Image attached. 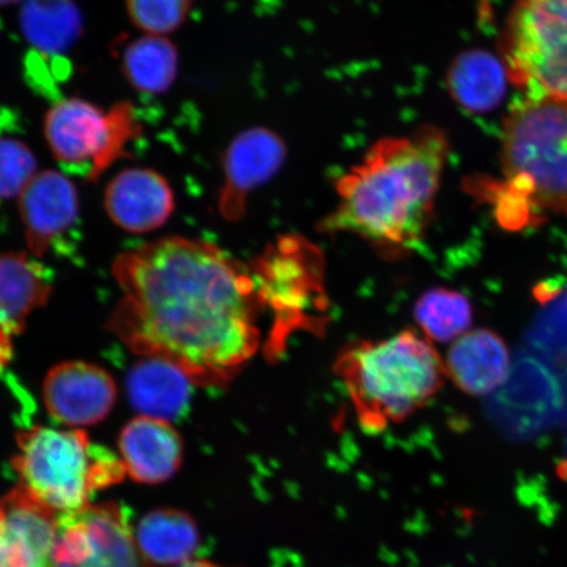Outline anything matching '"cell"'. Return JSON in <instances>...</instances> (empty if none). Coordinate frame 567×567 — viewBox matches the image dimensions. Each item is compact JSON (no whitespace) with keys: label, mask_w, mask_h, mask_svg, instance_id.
<instances>
[{"label":"cell","mask_w":567,"mask_h":567,"mask_svg":"<svg viewBox=\"0 0 567 567\" xmlns=\"http://www.w3.org/2000/svg\"><path fill=\"white\" fill-rule=\"evenodd\" d=\"M446 378L461 392L485 396L498 390L512 370V354L493 330H470L453 342L444 361Z\"/></svg>","instance_id":"16"},{"label":"cell","mask_w":567,"mask_h":567,"mask_svg":"<svg viewBox=\"0 0 567 567\" xmlns=\"http://www.w3.org/2000/svg\"><path fill=\"white\" fill-rule=\"evenodd\" d=\"M127 83L142 94H165L176 81L179 55L165 35L145 34L127 42L120 55Z\"/></svg>","instance_id":"22"},{"label":"cell","mask_w":567,"mask_h":567,"mask_svg":"<svg viewBox=\"0 0 567 567\" xmlns=\"http://www.w3.org/2000/svg\"><path fill=\"white\" fill-rule=\"evenodd\" d=\"M465 188L478 200L492 205L496 223L502 229L519 231L545 221V216L534 207V204L506 181H495L485 176L473 177L465 182Z\"/></svg>","instance_id":"24"},{"label":"cell","mask_w":567,"mask_h":567,"mask_svg":"<svg viewBox=\"0 0 567 567\" xmlns=\"http://www.w3.org/2000/svg\"><path fill=\"white\" fill-rule=\"evenodd\" d=\"M13 357L12 338L0 330V371L9 365Z\"/></svg>","instance_id":"27"},{"label":"cell","mask_w":567,"mask_h":567,"mask_svg":"<svg viewBox=\"0 0 567 567\" xmlns=\"http://www.w3.org/2000/svg\"><path fill=\"white\" fill-rule=\"evenodd\" d=\"M19 210L28 248L33 257L41 258L74 228L80 217V196L69 177L45 169L35 174L19 196Z\"/></svg>","instance_id":"12"},{"label":"cell","mask_w":567,"mask_h":567,"mask_svg":"<svg viewBox=\"0 0 567 567\" xmlns=\"http://www.w3.org/2000/svg\"><path fill=\"white\" fill-rule=\"evenodd\" d=\"M251 275L260 308L271 311V357L284 351L299 330L323 329L326 305L324 260L315 245L301 237H282L255 261Z\"/></svg>","instance_id":"6"},{"label":"cell","mask_w":567,"mask_h":567,"mask_svg":"<svg viewBox=\"0 0 567 567\" xmlns=\"http://www.w3.org/2000/svg\"><path fill=\"white\" fill-rule=\"evenodd\" d=\"M177 567H223L209 561H203V559H190V561L184 563Z\"/></svg>","instance_id":"28"},{"label":"cell","mask_w":567,"mask_h":567,"mask_svg":"<svg viewBox=\"0 0 567 567\" xmlns=\"http://www.w3.org/2000/svg\"><path fill=\"white\" fill-rule=\"evenodd\" d=\"M499 51L509 82L527 96L567 101V0H520Z\"/></svg>","instance_id":"7"},{"label":"cell","mask_w":567,"mask_h":567,"mask_svg":"<svg viewBox=\"0 0 567 567\" xmlns=\"http://www.w3.org/2000/svg\"><path fill=\"white\" fill-rule=\"evenodd\" d=\"M49 567L153 566L142 556L124 509L103 503L56 515Z\"/></svg>","instance_id":"8"},{"label":"cell","mask_w":567,"mask_h":567,"mask_svg":"<svg viewBox=\"0 0 567 567\" xmlns=\"http://www.w3.org/2000/svg\"><path fill=\"white\" fill-rule=\"evenodd\" d=\"M336 372L361 427L375 432L414 415L446 379L444 361L434 346L414 330L347 347L339 354Z\"/></svg>","instance_id":"3"},{"label":"cell","mask_w":567,"mask_h":567,"mask_svg":"<svg viewBox=\"0 0 567 567\" xmlns=\"http://www.w3.org/2000/svg\"><path fill=\"white\" fill-rule=\"evenodd\" d=\"M21 2H24V0H0V7L17 4V3H21Z\"/></svg>","instance_id":"29"},{"label":"cell","mask_w":567,"mask_h":567,"mask_svg":"<svg viewBox=\"0 0 567 567\" xmlns=\"http://www.w3.org/2000/svg\"><path fill=\"white\" fill-rule=\"evenodd\" d=\"M501 162L505 181L542 215L567 217V101L517 102L503 123Z\"/></svg>","instance_id":"5"},{"label":"cell","mask_w":567,"mask_h":567,"mask_svg":"<svg viewBox=\"0 0 567 567\" xmlns=\"http://www.w3.org/2000/svg\"><path fill=\"white\" fill-rule=\"evenodd\" d=\"M122 290L109 329L127 349L166 361L194 385L228 386L260 347L251 271L216 245L165 237L120 254Z\"/></svg>","instance_id":"1"},{"label":"cell","mask_w":567,"mask_h":567,"mask_svg":"<svg viewBox=\"0 0 567 567\" xmlns=\"http://www.w3.org/2000/svg\"><path fill=\"white\" fill-rule=\"evenodd\" d=\"M18 449L12 465L20 488L56 515L91 505L92 495L126 474L120 456L91 443L81 430L34 425L20 432Z\"/></svg>","instance_id":"4"},{"label":"cell","mask_w":567,"mask_h":567,"mask_svg":"<svg viewBox=\"0 0 567 567\" xmlns=\"http://www.w3.org/2000/svg\"><path fill=\"white\" fill-rule=\"evenodd\" d=\"M56 514L23 488L0 498V567H49Z\"/></svg>","instance_id":"13"},{"label":"cell","mask_w":567,"mask_h":567,"mask_svg":"<svg viewBox=\"0 0 567 567\" xmlns=\"http://www.w3.org/2000/svg\"><path fill=\"white\" fill-rule=\"evenodd\" d=\"M450 141L436 126L382 138L337 183L324 233H349L386 259L406 257L429 229Z\"/></svg>","instance_id":"2"},{"label":"cell","mask_w":567,"mask_h":567,"mask_svg":"<svg viewBox=\"0 0 567 567\" xmlns=\"http://www.w3.org/2000/svg\"><path fill=\"white\" fill-rule=\"evenodd\" d=\"M507 81L505 63L481 49L458 54L446 74L453 101L472 113L495 110L505 97Z\"/></svg>","instance_id":"19"},{"label":"cell","mask_w":567,"mask_h":567,"mask_svg":"<svg viewBox=\"0 0 567 567\" xmlns=\"http://www.w3.org/2000/svg\"><path fill=\"white\" fill-rule=\"evenodd\" d=\"M118 450L127 476L141 484L172 478L183 460V441L172 422L146 415L125 425Z\"/></svg>","instance_id":"15"},{"label":"cell","mask_w":567,"mask_h":567,"mask_svg":"<svg viewBox=\"0 0 567 567\" xmlns=\"http://www.w3.org/2000/svg\"><path fill=\"white\" fill-rule=\"evenodd\" d=\"M19 24L30 45L44 54L70 51L83 33V17L74 0H24Z\"/></svg>","instance_id":"21"},{"label":"cell","mask_w":567,"mask_h":567,"mask_svg":"<svg viewBox=\"0 0 567 567\" xmlns=\"http://www.w3.org/2000/svg\"><path fill=\"white\" fill-rule=\"evenodd\" d=\"M38 173V159L25 142L0 137V200L19 198Z\"/></svg>","instance_id":"26"},{"label":"cell","mask_w":567,"mask_h":567,"mask_svg":"<svg viewBox=\"0 0 567 567\" xmlns=\"http://www.w3.org/2000/svg\"><path fill=\"white\" fill-rule=\"evenodd\" d=\"M117 388L102 367L87 361H65L45 375L42 384L48 413L70 427H84L105 420L115 405Z\"/></svg>","instance_id":"9"},{"label":"cell","mask_w":567,"mask_h":567,"mask_svg":"<svg viewBox=\"0 0 567 567\" xmlns=\"http://www.w3.org/2000/svg\"><path fill=\"white\" fill-rule=\"evenodd\" d=\"M127 16L142 32L173 33L186 23L193 0H125Z\"/></svg>","instance_id":"25"},{"label":"cell","mask_w":567,"mask_h":567,"mask_svg":"<svg viewBox=\"0 0 567 567\" xmlns=\"http://www.w3.org/2000/svg\"><path fill=\"white\" fill-rule=\"evenodd\" d=\"M52 290L53 274L32 254H0V330L11 338L21 334Z\"/></svg>","instance_id":"17"},{"label":"cell","mask_w":567,"mask_h":567,"mask_svg":"<svg viewBox=\"0 0 567 567\" xmlns=\"http://www.w3.org/2000/svg\"><path fill=\"white\" fill-rule=\"evenodd\" d=\"M134 535L142 556L153 567L190 561L200 543L193 517L173 508L155 509L142 517Z\"/></svg>","instance_id":"20"},{"label":"cell","mask_w":567,"mask_h":567,"mask_svg":"<svg viewBox=\"0 0 567 567\" xmlns=\"http://www.w3.org/2000/svg\"><path fill=\"white\" fill-rule=\"evenodd\" d=\"M186 374L166 361H141L127 375V395L140 415L173 421L187 410L190 386Z\"/></svg>","instance_id":"18"},{"label":"cell","mask_w":567,"mask_h":567,"mask_svg":"<svg viewBox=\"0 0 567 567\" xmlns=\"http://www.w3.org/2000/svg\"><path fill=\"white\" fill-rule=\"evenodd\" d=\"M106 111L81 97L63 99L45 113L44 136L62 166L86 167L95 182L104 172Z\"/></svg>","instance_id":"11"},{"label":"cell","mask_w":567,"mask_h":567,"mask_svg":"<svg viewBox=\"0 0 567 567\" xmlns=\"http://www.w3.org/2000/svg\"><path fill=\"white\" fill-rule=\"evenodd\" d=\"M287 159L284 141L267 127H251L230 142L224 154V186L219 212L228 221H238L252 190L278 174Z\"/></svg>","instance_id":"10"},{"label":"cell","mask_w":567,"mask_h":567,"mask_svg":"<svg viewBox=\"0 0 567 567\" xmlns=\"http://www.w3.org/2000/svg\"><path fill=\"white\" fill-rule=\"evenodd\" d=\"M104 205L120 229L145 234L168 221L175 197L165 176L152 168L134 167L113 177L105 189Z\"/></svg>","instance_id":"14"},{"label":"cell","mask_w":567,"mask_h":567,"mask_svg":"<svg viewBox=\"0 0 567 567\" xmlns=\"http://www.w3.org/2000/svg\"><path fill=\"white\" fill-rule=\"evenodd\" d=\"M414 315L423 334L439 343L455 342L471 330L473 323L470 299L446 288L427 290L417 300Z\"/></svg>","instance_id":"23"}]
</instances>
